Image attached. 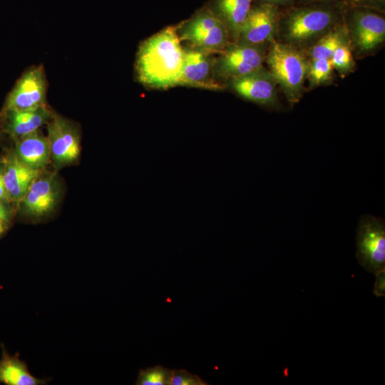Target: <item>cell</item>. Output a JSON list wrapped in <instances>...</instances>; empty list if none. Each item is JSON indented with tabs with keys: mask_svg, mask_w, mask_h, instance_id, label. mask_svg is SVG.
<instances>
[{
	"mask_svg": "<svg viewBox=\"0 0 385 385\" xmlns=\"http://www.w3.org/2000/svg\"><path fill=\"white\" fill-rule=\"evenodd\" d=\"M61 188L54 174L40 175L20 201L24 212L33 218L51 213L59 200Z\"/></svg>",
	"mask_w": 385,
	"mask_h": 385,
	"instance_id": "4fadbf2b",
	"label": "cell"
},
{
	"mask_svg": "<svg viewBox=\"0 0 385 385\" xmlns=\"http://www.w3.org/2000/svg\"><path fill=\"white\" fill-rule=\"evenodd\" d=\"M225 86L226 89L247 101L272 109L280 107L279 86L271 72L265 66L228 81Z\"/></svg>",
	"mask_w": 385,
	"mask_h": 385,
	"instance_id": "ba28073f",
	"label": "cell"
},
{
	"mask_svg": "<svg viewBox=\"0 0 385 385\" xmlns=\"http://www.w3.org/2000/svg\"><path fill=\"white\" fill-rule=\"evenodd\" d=\"M347 7H361L385 14V0H341Z\"/></svg>",
	"mask_w": 385,
	"mask_h": 385,
	"instance_id": "cb8c5ba5",
	"label": "cell"
},
{
	"mask_svg": "<svg viewBox=\"0 0 385 385\" xmlns=\"http://www.w3.org/2000/svg\"><path fill=\"white\" fill-rule=\"evenodd\" d=\"M270 44L230 43L223 51L216 55L214 66L215 80L225 86L228 81L263 66Z\"/></svg>",
	"mask_w": 385,
	"mask_h": 385,
	"instance_id": "8992f818",
	"label": "cell"
},
{
	"mask_svg": "<svg viewBox=\"0 0 385 385\" xmlns=\"http://www.w3.org/2000/svg\"><path fill=\"white\" fill-rule=\"evenodd\" d=\"M172 385H206L197 375H194L186 370H172Z\"/></svg>",
	"mask_w": 385,
	"mask_h": 385,
	"instance_id": "603a6c76",
	"label": "cell"
},
{
	"mask_svg": "<svg viewBox=\"0 0 385 385\" xmlns=\"http://www.w3.org/2000/svg\"><path fill=\"white\" fill-rule=\"evenodd\" d=\"M329 0H296L295 6L308 4L315 2L325 1Z\"/></svg>",
	"mask_w": 385,
	"mask_h": 385,
	"instance_id": "f1b7e54d",
	"label": "cell"
},
{
	"mask_svg": "<svg viewBox=\"0 0 385 385\" xmlns=\"http://www.w3.org/2000/svg\"><path fill=\"white\" fill-rule=\"evenodd\" d=\"M308 62L304 52L275 39L269 46L265 63L290 104L297 103L306 91Z\"/></svg>",
	"mask_w": 385,
	"mask_h": 385,
	"instance_id": "3957f363",
	"label": "cell"
},
{
	"mask_svg": "<svg viewBox=\"0 0 385 385\" xmlns=\"http://www.w3.org/2000/svg\"><path fill=\"white\" fill-rule=\"evenodd\" d=\"M10 218V211L8 207L0 200V222H7Z\"/></svg>",
	"mask_w": 385,
	"mask_h": 385,
	"instance_id": "83f0119b",
	"label": "cell"
},
{
	"mask_svg": "<svg viewBox=\"0 0 385 385\" xmlns=\"http://www.w3.org/2000/svg\"><path fill=\"white\" fill-rule=\"evenodd\" d=\"M374 293L376 297L385 296V269L377 272L376 274Z\"/></svg>",
	"mask_w": 385,
	"mask_h": 385,
	"instance_id": "d4e9b609",
	"label": "cell"
},
{
	"mask_svg": "<svg viewBox=\"0 0 385 385\" xmlns=\"http://www.w3.org/2000/svg\"><path fill=\"white\" fill-rule=\"evenodd\" d=\"M183 67L180 86L209 91H224L226 86L214 76L215 53L183 43Z\"/></svg>",
	"mask_w": 385,
	"mask_h": 385,
	"instance_id": "30bf717a",
	"label": "cell"
},
{
	"mask_svg": "<svg viewBox=\"0 0 385 385\" xmlns=\"http://www.w3.org/2000/svg\"><path fill=\"white\" fill-rule=\"evenodd\" d=\"M356 258L369 272L385 269L384 220L372 215L361 216L356 230Z\"/></svg>",
	"mask_w": 385,
	"mask_h": 385,
	"instance_id": "52a82bcc",
	"label": "cell"
},
{
	"mask_svg": "<svg viewBox=\"0 0 385 385\" xmlns=\"http://www.w3.org/2000/svg\"><path fill=\"white\" fill-rule=\"evenodd\" d=\"M3 173L4 170L0 173V200L9 201L10 200L4 184Z\"/></svg>",
	"mask_w": 385,
	"mask_h": 385,
	"instance_id": "4316f807",
	"label": "cell"
},
{
	"mask_svg": "<svg viewBox=\"0 0 385 385\" xmlns=\"http://www.w3.org/2000/svg\"><path fill=\"white\" fill-rule=\"evenodd\" d=\"M347 43L349 44L348 32L343 21L322 36L304 53L309 60L330 59L337 48Z\"/></svg>",
	"mask_w": 385,
	"mask_h": 385,
	"instance_id": "d6986e66",
	"label": "cell"
},
{
	"mask_svg": "<svg viewBox=\"0 0 385 385\" xmlns=\"http://www.w3.org/2000/svg\"><path fill=\"white\" fill-rule=\"evenodd\" d=\"M346 7L329 0L280 9L275 41L304 53L343 21Z\"/></svg>",
	"mask_w": 385,
	"mask_h": 385,
	"instance_id": "7a4b0ae2",
	"label": "cell"
},
{
	"mask_svg": "<svg viewBox=\"0 0 385 385\" xmlns=\"http://www.w3.org/2000/svg\"><path fill=\"white\" fill-rule=\"evenodd\" d=\"M47 82L43 67L27 69L9 93L2 112L29 111L46 106Z\"/></svg>",
	"mask_w": 385,
	"mask_h": 385,
	"instance_id": "9c48e42d",
	"label": "cell"
},
{
	"mask_svg": "<svg viewBox=\"0 0 385 385\" xmlns=\"http://www.w3.org/2000/svg\"><path fill=\"white\" fill-rule=\"evenodd\" d=\"M253 3L286 9L295 6L296 0H253Z\"/></svg>",
	"mask_w": 385,
	"mask_h": 385,
	"instance_id": "484cf974",
	"label": "cell"
},
{
	"mask_svg": "<svg viewBox=\"0 0 385 385\" xmlns=\"http://www.w3.org/2000/svg\"><path fill=\"white\" fill-rule=\"evenodd\" d=\"M183 57L176 26H168L140 43L135 61L136 80L153 90L180 86Z\"/></svg>",
	"mask_w": 385,
	"mask_h": 385,
	"instance_id": "6da1fadb",
	"label": "cell"
},
{
	"mask_svg": "<svg viewBox=\"0 0 385 385\" xmlns=\"http://www.w3.org/2000/svg\"><path fill=\"white\" fill-rule=\"evenodd\" d=\"M3 170H4V168L3 169L0 168V173L2 172Z\"/></svg>",
	"mask_w": 385,
	"mask_h": 385,
	"instance_id": "4dcf8cb0",
	"label": "cell"
},
{
	"mask_svg": "<svg viewBox=\"0 0 385 385\" xmlns=\"http://www.w3.org/2000/svg\"><path fill=\"white\" fill-rule=\"evenodd\" d=\"M334 71L330 59L309 60L306 76V81L309 83L308 88L314 89L319 86L332 83Z\"/></svg>",
	"mask_w": 385,
	"mask_h": 385,
	"instance_id": "ffe728a7",
	"label": "cell"
},
{
	"mask_svg": "<svg viewBox=\"0 0 385 385\" xmlns=\"http://www.w3.org/2000/svg\"><path fill=\"white\" fill-rule=\"evenodd\" d=\"M46 381L32 375L17 354L9 355L4 349L0 359V383L6 385H41Z\"/></svg>",
	"mask_w": 385,
	"mask_h": 385,
	"instance_id": "ac0fdd59",
	"label": "cell"
},
{
	"mask_svg": "<svg viewBox=\"0 0 385 385\" xmlns=\"http://www.w3.org/2000/svg\"><path fill=\"white\" fill-rule=\"evenodd\" d=\"M17 157L29 167L41 170L51 161L48 140L38 130L16 140Z\"/></svg>",
	"mask_w": 385,
	"mask_h": 385,
	"instance_id": "e0dca14e",
	"label": "cell"
},
{
	"mask_svg": "<svg viewBox=\"0 0 385 385\" xmlns=\"http://www.w3.org/2000/svg\"><path fill=\"white\" fill-rule=\"evenodd\" d=\"M1 113L5 121L4 131L15 140L38 130L53 115L46 106L34 110L10 111Z\"/></svg>",
	"mask_w": 385,
	"mask_h": 385,
	"instance_id": "2e32d148",
	"label": "cell"
},
{
	"mask_svg": "<svg viewBox=\"0 0 385 385\" xmlns=\"http://www.w3.org/2000/svg\"><path fill=\"white\" fill-rule=\"evenodd\" d=\"M6 225L4 222H0V236L6 231Z\"/></svg>",
	"mask_w": 385,
	"mask_h": 385,
	"instance_id": "f546056e",
	"label": "cell"
},
{
	"mask_svg": "<svg viewBox=\"0 0 385 385\" xmlns=\"http://www.w3.org/2000/svg\"><path fill=\"white\" fill-rule=\"evenodd\" d=\"M330 61L334 71L342 78L354 71L356 64L349 43L340 46L334 52Z\"/></svg>",
	"mask_w": 385,
	"mask_h": 385,
	"instance_id": "44dd1931",
	"label": "cell"
},
{
	"mask_svg": "<svg viewBox=\"0 0 385 385\" xmlns=\"http://www.w3.org/2000/svg\"><path fill=\"white\" fill-rule=\"evenodd\" d=\"M41 170L23 163L15 153L9 154L4 168V181L10 200L21 201Z\"/></svg>",
	"mask_w": 385,
	"mask_h": 385,
	"instance_id": "5bb4252c",
	"label": "cell"
},
{
	"mask_svg": "<svg viewBox=\"0 0 385 385\" xmlns=\"http://www.w3.org/2000/svg\"><path fill=\"white\" fill-rule=\"evenodd\" d=\"M175 26L181 43L215 54L231 43L225 26L205 4Z\"/></svg>",
	"mask_w": 385,
	"mask_h": 385,
	"instance_id": "5b68a950",
	"label": "cell"
},
{
	"mask_svg": "<svg viewBox=\"0 0 385 385\" xmlns=\"http://www.w3.org/2000/svg\"><path fill=\"white\" fill-rule=\"evenodd\" d=\"M253 0H209L205 4L225 26L231 42H236Z\"/></svg>",
	"mask_w": 385,
	"mask_h": 385,
	"instance_id": "9a60e30c",
	"label": "cell"
},
{
	"mask_svg": "<svg viewBox=\"0 0 385 385\" xmlns=\"http://www.w3.org/2000/svg\"><path fill=\"white\" fill-rule=\"evenodd\" d=\"M172 370L161 365L140 369L136 385H171Z\"/></svg>",
	"mask_w": 385,
	"mask_h": 385,
	"instance_id": "7402d4cb",
	"label": "cell"
},
{
	"mask_svg": "<svg viewBox=\"0 0 385 385\" xmlns=\"http://www.w3.org/2000/svg\"><path fill=\"white\" fill-rule=\"evenodd\" d=\"M280 9L252 3L236 42L262 45L275 39Z\"/></svg>",
	"mask_w": 385,
	"mask_h": 385,
	"instance_id": "7c38bea8",
	"label": "cell"
},
{
	"mask_svg": "<svg viewBox=\"0 0 385 385\" xmlns=\"http://www.w3.org/2000/svg\"><path fill=\"white\" fill-rule=\"evenodd\" d=\"M51 160L57 168L76 161L80 154V135L76 124L53 114L47 122Z\"/></svg>",
	"mask_w": 385,
	"mask_h": 385,
	"instance_id": "8fae6325",
	"label": "cell"
},
{
	"mask_svg": "<svg viewBox=\"0 0 385 385\" xmlns=\"http://www.w3.org/2000/svg\"><path fill=\"white\" fill-rule=\"evenodd\" d=\"M343 21L351 50L356 58L370 56L384 44V14L368 8L346 6Z\"/></svg>",
	"mask_w": 385,
	"mask_h": 385,
	"instance_id": "277c9868",
	"label": "cell"
}]
</instances>
